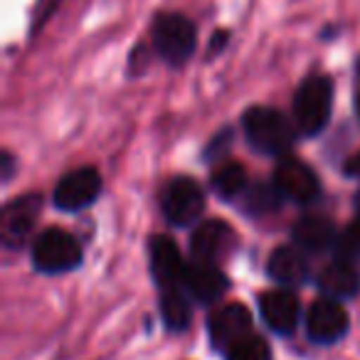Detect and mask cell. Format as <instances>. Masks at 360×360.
<instances>
[{"instance_id":"e0dca14e","label":"cell","mask_w":360,"mask_h":360,"mask_svg":"<svg viewBox=\"0 0 360 360\" xmlns=\"http://www.w3.org/2000/svg\"><path fill=\"white\" fill-rule=\"evenodd\" d=\"M319 286L328 299H353L360 291V274L353 262H333L319 274Z\"/></svg>"},{"instance_id":"2e32d148","label":"cell","mask_w":360,"mask_h":360,"mask_svg":"<svg viewBox=\"0 0 360 360\" xmlns=\"http://www.w3.org/2000/svg\"><path fill=\"white\" fill-rule=\"evenodd\" d=\"M266 271H269L271 279L284 286L304 284L309 279V259H306L304 250H299V247H279L269 257Z\"/></svg>"},{"instance_id":"d6986e66","label":"cell","mask_w":360,"mask_h":360,"mask_svg":"<svg viewBox=\"0 0 360 360\" xmlns=\"http://www.w3.org/2000/svg\"><path fill=\"white\" fill-rule=\"evenodd\" d=\"M160 316L170 330H186L191 323V304H188L183 286L180 289H165L160 296Z\"/></svg>"},{"instance_id":"4316f807","label":"cell","mask_w":360,"mask_h":360,"mask_svg":"<svg viewBox=\"0 0 360 360\" xmlns=\"http://www.w3.org/2000/svg\"><path fill=\"white\" fill-rule=\"evenodd\" d=\"M225 40H227V32H215V37H212V45H210V52L215 50H220L222 45H225Z\"/></svg>"},{"instance_id":"ffe728a7","label":"cell","mask_w":360,"mask_h":360,"mask_svg":"<svg viewBox=\"0 0 360 360\" xmlns=\"http://www.w3.org/2000/svg\"><path fill=\"white\" fill-rule=\"evenodd\" d=\"M245 210L250 215H269V212L279 210L281 205V191L276 188V183H257V186L247 188L245 195Z\"/></svg>"},{"instance_id":"6da1fadb","label":"cell","mask_w":360,"mask_h":360,"mask_svg":"<svg viewBox=\"0 0 360 360\" xmlns=\"http://www.w3.org/2000/svg\"><path fill=\"white\" fill-rule=\"evenodd\" d=\"M242 126H245V136L250 141V146L259 150V153L284 155L294 143L291 124L281 111L271 109V106H252V109H247Z\"/></svg>"},{"instance_id":"52a82bcc","label":"cell","mask_w":360,"mask_h":360,"mask_svg":"<svg viewBox=\"0 0 360 360\" xmlns=\"http://www.w3.org/2000/svg\"><path fill=\"white\" fill-rule=\"evenodd\" d=\"M274 183L281 191V195L299 205L319 200L321 195V180L304 160L299 158H284L274 170Z\"/></svg>"},{"instance_id":"3957f363","label":"cell","mask_w":360,"mask_h":360,"mask_svg":"<svg viewBox=\"0 0 360 360\" xmlns=\"http://www.w3.org/2000/svg\"><path fill=\"white\" fill-rule=\"evenodd\" d=\"M32 264L45 274H65L82 264V247L67 230L50 227L32 247Z\"/></svg>"},{"instance_id":"7a4b0ae2","label":"cell","mask_w":360,"mask_h":360,"mask_svg":"<svg viewBox=\"0 0 360 360\" xmlns=\"http://www.w3.org/2000/svg\"><path fill=\"white\" fill-rule=\"evenodd\" d=\"M330 104H333V84L328 77L314 75L304 79L294 96L296 129L304 136L321 134L330 119Z\"/></svg>"},{"instance_id":"ac0fdd59","label":"cell","mask_w":360,"mask_h":360,"mask_svg":"<svg viewBox=\"0 0 360 360\" xmlns=\"http://www.w3.org/2000/svg\"><path fill=\"white\" fill-rule=\"evenodd\" d=\"M212 191L222 198V200H237L247 193V170L240 163H225L215 170L212 175Z\"/></svg>"},{"instance_id":"8fae6325","label":"cell","mask_w":360,"mask_h":360,"mask_svg":"<svg viewBox=\"0 0 360 360\" xmlns=\"http://www.w3.org/2000/svg\"><path fill=\"white\" fill-rule=\"evenodd\" d=\"M259 314L274 333L289 335L299 323L301 304L296 294H291L289 289L266 291V294L259 296Z\"/></svg>"},{"instance_id":"603a6c76","label":"cell","mask_w":360,"mask_h":360,"mask_svg":"<svg viewBox=\"0 0 360 360\" xmlns=\"http://www.w3.org/2000/svg\"><path fill=\"white\" fill-rule=\"evenodd\" d=\"M227 143H230V131H222V134H220V136H215V139H212V143L205 148V158H207V160L215 158V153H222Z\"/></svg>"},{"instance_id":"7402d4cb","label":"cell","mask_w":360,"mask_h":360,"mask_svg":"<svg viewBox=\"0 0 360 360\" xmlns=\"http://www.w3.org/2000/svg\"><path fill=\"white\" fill-rule=\"evenodd\" d=\"M333 250H335V255H338V259H343V262L360 259V227H358V222H350V225L340 232Z\"/></svg>"},{"instance_id":"484cf974","label":"cell","mask_w":360,"mask_h":360,"mask_svg":"<svg viewBox=\"0 0 360 360\" xmlns=\"http://www.w3.org/2000/svg\"><path fill=\"white\" fill-rule=\"evenodd\" d=\"M57 3H60V0H40V6H42V8H40V15H42V18L50 15V11L57 6Z\"/></svg>"},{"instance_id":"f1b7e54d","label":"cell","mask_w":360,"mask_h":360,"mask_svg":"<svg viewBox=\"0 0 360 360\" xmlns=\"http://www.w3.org/2000/svg\"><path fill=\"white\" fill-rule=\"evenodd\" d=\"M358 84H360V62H358Z\"/></svg>"},{"instance_id":"8992f818","label":"cell","mask_w":360,"mask_h":360,"mask_svg":"<svg viewBox=\"0 0 360 360\" xmlns=\"http://www.w3.org/2000/svg\"><path fill=\"white\" fill-rule=\"evenodd\" d=\"M160 207H163V215L168 217V222L183 227L200 217L202 207H205V195L193 178H175L165 186Z\"/></svg>"},{"instance_id":"d4e9b609","label":"cell","mask_w":360,"mask_h":360,"mask_svg":"<svg viewBox=\"0 0 360 360\" xmlns=\"http://www.w3.org/2000/svg\"><path fill=\"white\" fill-rule=\"evenodd\" d=\"M13 175V155L11 153H3V178H11Z\"/></svg>"},{"instance_id":"7c38bea8","label":"cell","mask_w":360,"mask_h":360,"mask_svg":"<svg viewBox=\"0 0 360 360\" xmlns=\"http://www.w3.org/2000/svg\"><path fill=\"white\" fill-rule=\"evenodd\" d=\"M230 281L220 271L217 264H207V262H193L186 266V276H183V289L198 301V304H215L222 299L227 291Z\"/></svg>"},{"instance_id":"ba28073f","label":"cell","mask_w":360,"mask_h":360,"mask_svg":"<svg viewBox=\"0 0 360 360\" xmlns=\"http://www.w3.org/2000/svg\"><path fill=\"white\" fill-rule=\"evenodd\" d=\"M101 193V175L94 168H77L67 173L55 188V205L60 210L77 212L89 207Z\"/></svg>"},{"instance_id":"cb8c5ba5","label":"cell","mask_w":360,"mask_h":360,"mask_svg":"<svg viewBox=\"0 0 360 360\" xmlns=\"http://www.w3.org/2000/svg\"><path fill=\"white\" fill-rule=\"evenodd\" d=\"M345 175H350V178H358L360 180V153H355L353 158L345 163Z\"/></svg>"},{"instance_id":"5b68a950","label":"cell","mask_w":360,"mask_h":360,"mask_svg":"<svg viewBox=\"0 0 360 360\" xmlns=\"http://www.w3.org/2000/svg\"><path fill=\"white\" fill-rule=\"evenodd\" d=\"M42 210V198L37 193H27L22 198L11 200L0 212V237L3 245L18 250L27 242V237L35 230L37 215Z\"/></svg>"},{"instance_id":"30bf717a","label":"cell","mask_w":360,"mask_h":360,"mask_svg":"<svg viewBox=\"0 0 360 360\" xmlns=\"http://www.w3.org/2000/svg\"><path fill=\"white\" fill-rule=\"evenodd\" d=\"M207 330H210V340L215 348L230 350L237 340L247 338L252 333V314L247 306L242 304H227L217 309L207 321Z\"/></svg>"},{"instance_id":"4fadbf2b","label":"cell","mask_w":360,"mask_h":360,"mask_svg":"<svg viewBox=\"0 0 360 360\" xmlns=\"http://www.w3.org/2000/svg\"><path fill=\"white\" fill-rule=\"evenodd\" d=\"M186 266L188 264H183V257L170 237H153L150 240V271H153L160 289H180L183 276H186Z\"/></svg>"},{"instance_id":"277c9868","label":"cell","mask_w":360,"mask_h":360,"mask_svg":"<svg viewBox=\"0 0 360 360\" xmlns=\"http://www.w3.org/2000/svg\"><path fill=\"white\" fill-rule=\"evenodd\" d=\"M153 45L170 65L186 62L195 50V25L186 15H158L153 22Z\"/></svg>"},{"instance_id":"f546056e","label":"cell","mask_w":360,"mask_h":360,"mask_svg":"<svg viewBox=\"0 0 360 360\" xmlns=\"http://www.w3.org/2000/svg\"><path fill=\"white\" fill-rule=\"evenodd\" d=\"M355 222H358V227H360V217H358V220H355Z\"/></svg>"},{"instance_id":"83f0119b","label":"cell","mask_w":360,"mask_h":360,"mask_svg":"<svg viewBox=\"0 0 360 360\" xmlns=\"http://www.w3.org/2000/svg\"><path fill=\"white\" fill-rule=\"evenodd\" d=\"M358 116H360V91H358Z\"/></svg>"},{"instance_id":"9c48e42d","label":"cell","mask_w":360,"mask_h":360,"mask_svg":"<svg viewBox=\"0 0 360 360\" xmlns=\"http://www.w3.org/2000/svg\"><path fill=\"white\" fill-rule=\"evenodd\" d=\"M348 326H350V321H348L345 309L335 299H328V296L316 301L309 309V316H306L309 338L321 345H330V343H335V340H340L348 333Z\"/></svg>"},{"instance_id":"9a60e30c","label":"cell","mask_w":360,"mask_h":360,"mask_svg":"<svg viewBox=\"0 0 360 360\" xmlns=\"http://www.w3.org/2000/svg\"><path fill=\"white\" fill-rule=\"evenodd\" d=\"M338 232L333 222L323 215H306L294 225V242L299 250L306 252H323L335 247Z\"/></svg>"},{"instance_id":"5bb4252c","label":"cell","mask_w":360,"mask_h":360,"mask_svg":"<svg viewBox=\"0 0 360 360\" xmlns=\"http://www.w3.org/2000/svg\"><path fill=\"white\" fill-rule=\"evenodd\" d=\"M232 242H235V235H232L230 225H225V222H220V220H207V222H200L198 230L193 232L191 250H193L195 262L217 264V259L227 255Z\"/></svg>"},{"instance_id":"44dd1931","label":"cell","mask_w":360,"mask_h":360,"mask_svg":"<svg viewBox=\"0 0 360 360\" xmlns=\"http://www.w3.org/2000/svg\"><path fill=\"white\" fill-rule=\"evenodd\" d=\"M227 360H271V348L264 338L250 333L247 338L237 340L230 350H225Z\"/></svg>"}]
</instances>
